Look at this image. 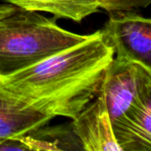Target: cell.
I'll list each match as a JSON object with an SVG mask.
<instances>
[{
  "mask_svg": "<svg viewBox=\"0 0 151 151\" xmlns=\"http://www.w3.org/2000/svg\"><path fill=\"white\" fill-rule=\"evenodd\" d=\"M7 3L35 12H46L55 18L81 22L98 12V0H6Z\"/></svg>",
  "mask_w": 151,
  "mask_h": 151,
  "instance_id": "obj_9",
  "label": "cell"
},
{
  "mask_svg": "<svg viewBox=\"0 0 151 151\" xmlns=\"http://www.w3.org/2000/svg\"><path fill=\"white\" fill-rule=\"evenodd\" d=\"M116 58L151 69V20L135 11L112 12L102 29Z\"/></svg>",
  "mask_w": 151,
  "mask_h": 151,
  "instance_id": "obj_4",
  "label": "cell"
},
{
  "mask_svg": "<svg viewBox=\"0 0 151 151\" xmlns=\"http://www.w3.org/2000/svg\"><path fill=\"white\" fill-rule=\"evenodd\" d=\"M121 151L151 150V90L112 123Z\"/></svg>",
  "mask_w": 151,
  "mask_h": 151,
  "instance_id": "obj_6",
  "label": "cell"
},
{
  "mask_svg": "<svg viewBox=\"0 0 151 151\" xmlns=\"http://www.w3.org/2000/svg\"><path fill=\"white\" fill-rule=\"evenodd\" d=\"M89 35L60 27L56 18L9 4L0 13V78L82 42Z\"/></svg>",
  "mask_w": 151,
  "mask_h": 151,
  "instance_id": "obj_2",
  "label": "cell"
},
{
  "mask_svg": "<svg viewBox=\"0 0 151 151\" xmlns=\"http://www.w3.org/2000/svg\"><path fill=\"white\" fill-rule=\"evenodd\" d=\"M52 119L0 87V143L45 126Z\"/></svg>",
  "mask_w": 151,
  "mask_h": 151,
  "instance_id": "obj_7",
  "label": "cell"
},
{
  "mask_svg": "<svg viewBox=\"0 0 151 151\" xmlns=\"http://www.w3.org/2000/svg\"><path fill=\"white\" fill-rule=\"evenodd\" d=\"M83 150L121 151L114 133L104 96L101 91L71 122Z\"/></svg>",
  "mask_w": 151,
  "mask_h": 151,
  "instance_id": "obj_5",
  "label": "cell"
},
{
  "mask_svg": "<svg viewBox=\"0 0 151 151\" xmlns=\"http://www.w3.org/2000/svg\"><path fill=\"white\" fill-rule=\"evenodd\" d=\"M150 3L151 0H98L99 7L108 12L135 11L148 7Z\"/></svg>",
  "mask_w": 151,
  "mask_h": 151,
  "instance_id": "obj_10",
  "label": "cell"
},
{
  "mask_svg": "<svg viewBox=\"0 0 151 151\" xmlns=\"http://www.w3.org/2000/svg\"><path fill=\"white\" fill-rule=\"evenodd\" d=\"M9 4H0V13L3 12L7 7H8Z\"/></svg>",
  "mask_w": 151,
  "mask_h": 151,
  "instance_id": "obj_12",
  "label": "cell"
},
{
  "mask_svg": "<svg viewBox=\"0 0 151 151\" xmlns=\"http://www.w3.org/2000/svg\"><path fill=\"white\" fill-rule=\"evenodd\" d=\"M113 47L102 30L29 67L0 78L10 95L53 118L74 119L98 94Z\"/></svg>",
  "mask_w": 151,
  "mask_h": 151,
  "instance_id": "obj_1",
  "label": "cell"
},
{
  "mask_svg": "<svg viewBox=\"0 0 151 151\" xmlns=\"http://www.w3.org/2000/svg\"><path fill=\"white\" fill-rule=\"evenodd\" d=\"M45 126L15 138L22 142L27 150H83L71 123L54 127Z\"/></svg>",
  "mask_w": 151,
  "mask_h": 151,
  "instance_id": "obj_8",
  "label": "cell"
},
{
  "mask_svg": "<svg viewBox=\"0 0 151 151\" xmlns=\"http://www.w3.org/2000/svg\"><path fill=\"white\" fill-rule=\"evenodd\" d=\"M6 150L27 151V149L22 142H20L16 138H13V139H8V140L0 143V151Z\"/></svg>",
  "mask_w": 151,
  "mask_h": 151,
  "instance_id": "obj_11",
  "label": "cell"
},
{
  "mask_svg": "<svg viewBox=\"0 0 151 151\" xmlns=\"http://www.w3.org/2000/svg\"><path fill=\"white\" fill-rule=\"evenodd\" d=\"M150 90L151 69L119 58H113L99 89L104 96L111 123Z\"/></svg>",
  "mask_w": 151,
  "mask_h": 151,
  "instance_id": "obj_3",
  "label": "cell"
}]
</instances>
